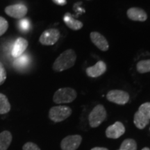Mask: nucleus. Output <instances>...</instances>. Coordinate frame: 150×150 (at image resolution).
Here are the masks:
<instances>
[{
	"label": "nucleus",
	"mask_w": 150,
	"mask_h": 150,
	"mask_svg": "<svg viewBox=\"0 0 150 150\" xmlns=\"http://www.w3.org/2000/svg\"><path fill=\"white\" fill-rule=\"evenodd\" d=\"M76 59V53L72 49L65 50L60 56L53 64V70L55 72H63L74 66Z\"/></svg>",
	"instance_id": "nucleus-1"
},
{
	"label": "nucleus",
	"mask_w": 150,
	"mask_h": 150,
	"mask_svg": "<svg viewBox=\"0 0 150 150\" xmlns=\"http://www.w3.org/2000/svg\"><path fill=\"white\" fill-rule=\"evenodd\" d=\"M76 92L72 88H62L54 93L53 101L56 104H67L76 99Z\"/></svg>",
	"instance_id": "nucleus-2"
},
{
	"label": "nucleus",
	"mask_w": 150,
	"mask_h": 150,
	"mask_svg": "<svg viewBox=\"0 0 150 150\" xmlns=\"http://www.w3.org/2000/svg\"><path fill=\"white\" fill-rule=\"evenodd\" d=\"M107 113L102 104H98L92 110L88 116L90 126L93 128L98 127L106 120Z\"/></svg>",
	"instance_id": "nucleus-3"
},
{
	"label": "nucleus",
	"mask_w": 150,
	"mask_h": 150,
	"mask_svg": "<svg viewBox=\"0 0 150 150\" xmlns=\"http://www.w3.org/2000/svg\"><path fill=\"white\" fill-rule=\"evenodd\" d=\"M71 114L72 109L68 106H57L50 108L49 117L54 122H60L70 117Z\"/></svg>",
	"instance_id": "nucleus-4"
},
{
	"label": "nucleus",
	"mask_w": 150,
	"mask_h": 150,
	"mask_svg": "<svg viewBox=\"0 0 150 150\" xmlns=\"http://www.w3.org/2000/svg\"><path fill=\"white\" fill-rule=\"evenodd\" d=\"M106 98L110 102L119 105H125L129 101V95L124 91L112 90L107 93Z\"/></svg>",
	"instance_id": "nucleus-5"
},
{
	"label": "nucleus",
	"mask_w": 150,
	"mask_h": 150,
	"mask_svg": "<svg viewBox=\"0 0 150 150\" xmlns=\"http://www.w3.org/2000/svg\"><path fill=\"white\" fill-rule=\"evenodd\" d=\"M60 32L56 29H50L46 30L41 34L39 41L43 45L50 46L53 45L57 41L59 40L60 38Z\"/></svg>",
	"instance_id": "nucleus-6"
},
{
	"label": "nucleus",
	"mask_w": 150,
	"mask_h": 150,
	"mask_svg": "<svg viewBox=\"0 0 150 150\" xmlns=\"http://www.w3.org/2000/svg\"><path fill=\"white\" fill-rule=\"evenodd\" d=\"M28 9L25 5L22 4L11 5L6 7L5 13L8 16L16 19H22L27 13Z\"/></svg>",
	"instance_id": "nucleus-7"
},
{
	"label": "nucleus",
	"mask_w": 150,
	"mask_h": 150,
	"mask_svg": "<svg viewBox=\"0 0 150 150\" xmlns=\"http://www.w3.org/2000/svg\"><path fill=\"white\" fill-rule=\"evenodd\" d=\"M82 141V137L79 135L68 136L62 140L61 147L63 150H76Z\"/></svg>",
	"instance_id": "nucleus-8"
},
{
	"label": "nucleus",
	"mask_w": 150,
	"mask_h": 150,
	"mask_svg": "<svg viewBox=\"0 0 150 150\" xmlns=\"http://www.w3.org/2000/svg\"><path fill=\"white\" fill-rule=\"evenodd\" d=\"M125 132V127L120 122H116L113 125L107 127L106 130V136L108 138L117 139L122 136Z\"/></svg>",
	"instance_id": "nucleus-9"
},
{
	"label": "nucleus",
	"mask_w": 150,
	"mask_h": 150,
	"mask_svg": "<svg viewBox=\"0 0 150 150\" xmlns=\"http://www.w3.org/2000/svg\"><path fill=\"white\" fill-rule=\"evenodd\" d=\"M90 37L92 42L97 48L103 52L108 51L109 49V45L104 35L97 31H93L91 33Z\"/></svg>",
	"instance_id": "nucleus-10"
},
{
	"label": "nucleus",
	"mask_w": 150,
	"mask_h": 150,
	"mask_svg": "<svg viewBox=\"0 0 150 150\" xmlns=\"http://www.w3.org/2000/svg\"><path fill=\"white\" fill-rule=\"evenodd\" d=\"M106 71V65L104 61H99L93 66L89 67L86 69V74L92 78L99 77V76H102L104 74Z\"/></svg>",
	"instance_id": "nucleus-11"
},
{
	"label": "nucleus",
	"mask_w": 150,
	"mask_h": 150,
	"mask_svg": "<svg viewBox=\"0 0 150 150\" xmlns=\"http://www.w3.org/2000/svg\"><path fill=\"white\" fill-rule=\"evenodd\" d=\"M28 45H29V42L26 39L22 37L18 38H17L13 46L11 54L14 58L19 57L23 54Z\"/></svg>",
	"instance_id": "nucleus-12"
},
{
	"label": "nucleus",
	"mask_w": 150,
	"mask_h": 150,
	"mask_svg": "<svg viewBox=\"0 0 150 150\" xmlns=\"http://www.w3.org/2000/svg\"><path fill=\"white\" fill-rule=\"evenodd\" d=\"M127 17L133 21L145 22L147 19V15L145 11L139 8H131L127 12Z\"/></svg>",
	"instance_id": "nucleus-13"
},
{
	"label": "nucleus",
	"mask_w": 150,
	"mask_h": 150,
	"mask_svg": "<svg viewBox=\"0 0 150 150\" xmlns=\"http://www.w3.org/2000/svg\"><path fill=\"white\" fill-rule=\"evenodd\" d=\"M63 21L67 27L72 30H74V31H78V30L81 29L83 26L81 22L79 20H75L72 16V15L69 13L65 14L64 17H63Z\"/></svg>",
	"instance_id": "nucleus-14"
},
{
	"label": "nucleus",
	"mask_w": 150,
	"mask_h": 150,
	"mask_svg": "<svg viewBox=\"0 0 150 150\" xmlns=\"http://www.w3.org/2000/svg\"><path fill=\"white\" fill-rule=\"evenodd\" d=\"M134 125L139 129H143L149 123V120L145 115L138 110L134 115Z\"/></svg>",
	"instance_id": "nucleus-15"
},
{
	"label": "nucleus",
	"mask_w": 150,
	"mask_h": 150,
	"mask_svg": "<svg viewBox=\"0 0 150 150\" xmlns=\"http://www.w3.org/2000/svg\"><path fill=\"white\" fill-rule=\"evenodd\" d=\"M12 141V135L8 131L0 133V150H6Z\"/></svg>",
	"instance_id": "nucleus-16"
},
{
	"label": "nucleus",
	"mask_w": 150,
	"mask_h": 150,
	"mask_svg": "<svg viewBox=\"0 0 150 150\" xmlns=\"http://www.w3.org/2000/svg\"><path fill=\"white\" fill-rule=\"evenodd\" d=\"M11 110V104L8 98L2 93H0V114H6Z\"/></svg>",
	"instance_id": "nucleus-17"
},
{
	"label": "nucleus",
	"mask_w": 150,
	"mask_h": 150,
	"mask_svg": "<svg viewBox=\"0 0 150 150\" xmlns=\"http://www.w3.org/2000/svg\"><path fill=\"white\" fill-rule=\"evenodd\" d=\"M136 69L140 74L150 72V59L142 60L138 62L136 65Z\"/></svg>",
	"instance_id": "nucleus-18"
},
{
	"label": "nucleus",
	"mask_w": 150,
	"mask_h": 150,
	"mask_svg": "<svg viewBox=\"0 0 150 150\" xmlns=\"http://www.w3.org/2000/svg\"><path fill=\"white\" fill-rule=\"evenodd\" d=\"M119 150H137L136 142L134 139H126L122 143Z\"/></svg>",
	"instance_id": "nucleus-19"
},
{
	"label": "nucleus",
	"mask_w": 150,
	"mask_h": 150,
	"mask_svg": "<svg viewBox=\"0 0 150 150\" xmlns=\"http://www.w3.org/2000/svg\"><path fill=\"white\" fill-rule=\"evenodd\" d=\"M16 61H14V65L16 67H20V68H22V67H24L26 65H27L28 63H29V58L27 57V56L26 55H21L19 57L16 58Z\"/></svg>",
	"instance_id": "nucleus-20"
},
{
	"label": "nucleus",
	"mask_w": 150,
	"mask_h": 150,
	"mask_svg": "<svg viewBox=\"0 0 150 150\" xmlns=\"http://www.w3.org/2000/svg\"><path fill=\"white\" fill-rule=\"evenodd\" d=\"M143 115H145L150 120V102H146L140 105L138 109Z\"/></svg>",
	"instance_id": "nucleus-21"
},
{
	"label": "nucleus",
	"mask_w": 150,
	"mask_h": 150,
	"mask_svg": "<svg viewBox=\"0 0 150 150\" xmlns=\"http://www.w3.org/2000/svg\"><path fill=\"white\" fill-rule=\"evenodd\" d=\"M8 28V23L7 20L3 17L0 16V36L4 34Z\"/></svg>",
	"instance_id": "nucleus-22"
},
{
	"label": "nucleus",
	"mask_w": 150,
	"mask_h": 150,
	"mask_svg": "<svg viewBox=\"0 0 150 150\" xmlns=\"http://www.w3.org/2000/svg\"><path fill=\"white\" fill-rule=\"evenodd\" d=\"M19 27L22 31H27L30 27V22L28 19H22L19 22Z\"/></svg>",
	"instance_id": "nucleus-23"
},
{
	"label": "nucleus",
	"mask_w": 150,
	"mask_h": 150,
	"mask_svg": "<svg viewBox=\"0 0 150 150\" xmlns=\"http://www.w3.org/2000/svg\"><path fill=\"white\" fill-rule=\"evenodd\" d=\"M6 79V70L3 63L0 62V85H2Z\"/></svg>",
	"instance_id": "nucleus-24"
},
{
	"label": "nucleus",
	"mask_w": 150,
	"mask_h": 150,
	"mask_svg": "<svg viewBox=\"0 0 150 150\" xmlns=\"http://www.w3.org/2000/svg\"><path fill=\"white\" fill-rule=\"evenodd\" d=\"M23 150H40V148L38 147L37 145L33 142H27L23 146Z\"/></svg>",
	"instance_id": "nucleus-25"
},
{
	"label": "nucleus",
	"mask_w": 150,
	"mask_h": 150,
	"mask_svg": "<svg viewBox=\"0 0 150 150\" xmlns=\"http://www.w3.org/2000/svg\"><path fill=\"white\" fill-rule=\"evenodd\" d=\"M53 2L59 6H64L67 4V0H52Z\"/></svg>",
	"instance_id": "nucleus-26"
},
{
	"label": "nucleus",
	"mask_w": 150,
	"mask_h": 150,
	"mask_svg": "<svg viewBox=\"0 0 150 150\" xmlns=\"http://www.w3.org/2000/svg\"><path fill=\"white\" fill-rule=\"evenodd\" d=\"M91 150H108L107 148H105V147H94L93 149H91Z\"/></svg>",
	"instance_id": "nucleus-27"
},
{
	"label": "nucleus",
	"mask_w": 150,
	"mask_h": 150,
	"mask_svg": "<svg viewBox=\"0 0 150 150\" xmlns=\"http://www.w3.org/2000/svg\"><path fill=\"white\" fill-rule=\"evenodd\" d=\"M142 150H150V149L148 147H145V148H143Z\"/></svg>",
	"instance_id": "nucleus-28"
},
{
	"label": "nucleus",
	"mask_w": 150,
	"mask_h": 150,
	"mask_svg": "<svg viewBox=\"0 0 150 150\" xmlns=\"http://www.w3.org/2000/svg\"><path fill=\"white\" fill-rule=\"evenodd\" d=\"M118 150H119V149H118Z\"/></svg>",
	"instance_id": "nucleus-29"
}]
</instances>
